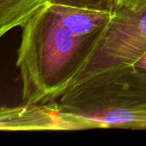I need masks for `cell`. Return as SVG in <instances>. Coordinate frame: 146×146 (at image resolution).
Returning a JSON list of instances; mask_svg holds the SVG:
<instances>
[{
  "instance_id": "cell-5",
  "label": "cell",
  "mask_w": 146,
  "mask_h": 146,
  "mask_svg": "<svg viewBox=\"0 0 146 146\" xmlns=\"http://www.w3.org/2000/svg\"><path fill=\"white\" fill-rule=\"evenodd\" d=\"M49 4L61 24L76 35L100 31L113 15L112 9H93L56 3Z\"/></svg>"
},
{
  "instance_id": "cell-7",
  "label": "cell",
  "mask_w": 146,
  "mask_h": 146,
  "mask_svg": "<svg viewBox=\"0 0 146 146\" xmlns=\"http://www.w3.org/2000/svg\"><path fill=\"white\" fill-rule=\"evenodd\" d=\"M134 66H136L138 68H139V69H141V70L146 72V54L145 55H144V56H143L135 63Z\"/></svg>"
},
{
  "instance_id": "cell-6",
  "label": "cell",
  "mask_w": 146,
  "mask_h": 146,
  "mask_svg": "<svg viewBox=\"0 0 146 146\" xmlns=\"http://www.w3.org/2000/svg\"><path fill=\"white\" fill-rule=\"evenodd\" d=\"M50 3H63L93 9H111L107 0H52Z\"/></svg>"
},
{
  "instance_id": "cell-3",
  "label": "cell",
  "mask_w": 146,
  "mask_h": 146,
  "mask_svg": "<svg viewBox=\"0 0 146 146\" xmlns=\"http://www.w3.org/2000/svg\"><path fill=\"white\" fill-rule=\"evenodd\" d=\"M111 9V19L86 52L69 89L133 67L146 54V0H118Z\"/></svg>"
},
{
  "instance_id": "cell-8",
  "label": "cell",
  "mask_w": 146,
  "mask_h": 146,
  "mask_svg": "<svg viewBox=\"0 0 146 146\" xmlns=\"http://www.w3.org/2000/svg\"><path fill=\"white\" fill-rule=\"evenodd\" d=\"M108 1V3H109V4L110 5V7L112 6V4L114 3H115L116 1H118V0H107Z\"/></svg>"
},
{
  "instance_id": "cell-1",
  "label": "cell",
  "mask_w": 146,
  "mask_h": 146,
  "mask_svg": "<svg viewBox=\"0 0 146 146\" xmlns=\"http://www.w3.org/2000/svg\"><path fill=\"white\" fill-rule=\"evenodd\" d=\"M101 30L87 35L73 33L61 24L49 3L31 17L21 27L15 62L23 104H47L60 98Z\"/></svg>"
},
{
  "instance_id": "cell-4",
  "label": "cell",
  "mask_w": 146,
  "mask_h": 146,
  "mask_svg": "<svg viewBox=\"0 0 146 146\" xmlns=\"http://www.w3.org/2000/svg\"><path fill=\"white\" fill-rule=\"evenodd\" d=\"M101 128L98 122L66 113L59 103L23 104L16 107H2V131H77Z\"/></svg>"
},
{
  "instance_id": "cell-2",
  "label": "cell",
  "mask_w": 146,
  "mask_h": 146,
  "mask_svg": "<svg viewBox=\"0 0 146 146\" xmlns=\"http://www.w3.org/2000/svg\"><path fill=\"white\" fill-rule=\"evenodd\" d=\"M59 99L62 111L102 128L146 129V72L136 66L72 87Z\"/></svg>"
}]
</instances>
